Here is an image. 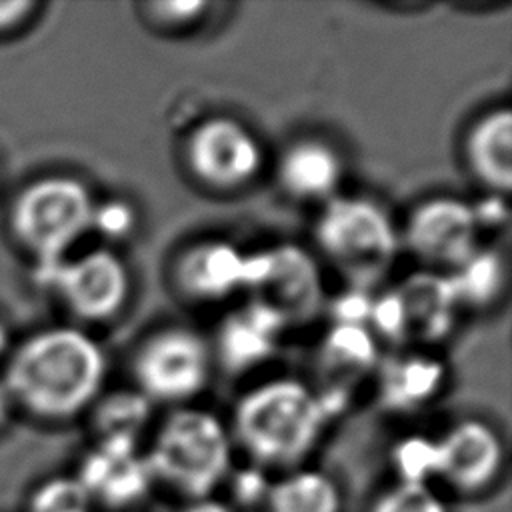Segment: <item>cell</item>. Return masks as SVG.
Here are the masks:
<instances>
[{
  "instance_id": "31",
  "label": "cell",
  "mask_w": 512,
  "mask_h": 512,
  "mask_svg": "<svg viewBox=\"0 0 512 512\" xmlns=\"http://www.w3.org/2000/svg\"><path fill=\"white\" fill-rule=\"evenodd\" d=\"M14 412L16 410H14V404L10 400V394H8V390L4 388V384L0 380V432L6 430V426L10 424Z\"/></svg>"
},
{
  "instance_id": "2",
  "label": "cell",
  "mask_w": 512,
  "mask_h": 512,
  "mask_svg": "<svg viewBox=\"0 0 512 512\" xmlns=\"http://www.w3.org/2000/svg\"><path fill=\"white\" fill-rule=\"evenodd\" d=\"M326 418L314 388L294 378H274L238 398L230 436L254 466L292 470L316 448Z\"/></svg>"
},
{
  "instance_id": "16",
  "label": "cell",
  "mask_w": 512,
  "mask_h": 512,
  "mask_svg": "<svg viewBox=\"0 0 512 512\" xmlns=\"http://www.w3.org/2000/svg\"><path fill=\"white\" fill-rule=\"evenodd\" d=\"M284 330L274 314L248 300L220 322L214 346L210 344L212 358L228 372H248L276 354Z\"/></svg>"
},
{
  "instance_id": "12",
  "label": "cell",
  "mask_w": 512,
  "mask_h": 512,
  "mask_svg": "<svg viewBox=\"0 0 512 512\" xmlns=\"http://www.w3.org/2000/svg\"><path fill=\"white\" fill-rule=\"evenodd\" d=\"M378 362L376 336L366 324H332L324 334L316 356V394L328 416L336 410V404L346 402L352 390L376 372Z\"/></svg>"
},
{
  "instance_id": "9",
  "label": "cell",
  "mask_w": 512,
  "mask_h": 512,
  "mask_svg": "<svg viewBox=\"0 0 512 512\" xmlns=\"http://www.w3.org/2000/svg\"><path fill=\"white\" fill-rule=\"evenodd\" d=\"M184 160L196 182L216 192H236L254 182L264 166L256 134L232 116H208L184 142Z\"/></svg>"
},
{
  "instance_id": "7",
  "label": "cell",
  "mask_w": 512,
  "mask_h": 512,
  "mask_svg": "<svg viewBox=\"0 0 512 512\" xmlns=\"http://www.w3.org/2000/svg\"><path fill=\"white\" fill-rule=\"evenodd\" d=\"M34 276L80 322H110L126 308L130 298V270L106 246L70 254L58 264L34 272Z\"/></svg>"
},
{
  "instance_id": "32",
  "label": "cell",
  "mask_w": 512,
  "mask_h": 512,
  "mask_svg": "<svg viewBox=\"0 0 512 512\" xmlns=\"http://www.w3.org/2000/svg\"><path fill=\"white\" fill-rule=\"evenodd\" d=\"M12 346V336H10V330H8V324L4 322V318L0 316V364L4 362L8 350Z\"/></svg>"
},
{
  "instance_id": "25",
  "label": "cell",
  "mask_w": 512,
  "mask_h": 512,
  "mask_svg": "<svg viewBox=\"0 0 512 512\" xmlns=\"http://www.w3.org/2000/svg\"><path fill=\"white\" fill-rule=\"evenodd\" d=\"M394 462L402 482H422L434 478V440L408 438L396 446Z\"/></svg>"
},
{
  "instance_id": "26",
  "label": "cell",
  "mask_w": 512,
  "mask_h": 512,
  "mask_svg": "<svg viewBox=\"0 0 512 512\" xmlns=\"http://www.w3.org/2000/svg\"><path fill=\"white\" fill-rule=\"evenodd\" d=\"M136 228V210L126 200H104L96 202L92 214V228L98 236L106 240H126Z\"/></svg>"
},
{
  "instance_id": "27",
  "label": "cell",
  "mask_w": 512,
  "mask_h": 512,
  "mask_svg": "<svg viewBox=\"0 0 512 512\" xmlns=\"http://www.w3.org/2000/svg\"><path fill=\"white\" fill-rule=\"evenodd\" d=\"M208 10L206 2H152L146 6L148 18L162 28H186L198 22Z\"/></svg>"
},
{
  "instance_id": "1",
  "label": "cell",
  "mask_w": 512,
  "mask_h": 512,
  "mask_svg": "<svg viewBox=\"0 0 512 512\" xmlns=\"http://www.w3.org/2000/svg\"><path fill=\"white\" fill-rule=\"evenodd\" d=\"M106 354L80 326L54 324L12 342L0 380L14 410L60 424L92 408L104 388Z\"/></svg>"
},
{
  "instance_id": "10",
  "label": "cell",
  "mask_w": 512,
  "mask_h": 512,
  "mask_svg": "<svg viewBox=\"0 0 512 512\" xmlns=\"http://www.w3.org/2000/svg\"><path fill=\"white\" fill-rule=\"evenodd\" d=\"M480 224L474 206L456 196H434L406 218V248L434 272H452L478 248Z\"/></svg>"
},
{
  "instance_id": "3",
  "label": "cell",
  "mask_w": 512,
  "mask_h": 512,
  "mask_svg": "<svg viewBox=\"0 0 512 512\" xmlns=\"http://www.w3.org/2000/svg\"><path fill=\"white\" fill-rule=\"evenodd\" d=\"M94 206L92 190L82 178L64 172L38 174L10 198L6 230L32 260L34 272L46 270L74 254L92 228Z\"/></svg>"
},
{
  "instance_id": "14",
  "label": "cell",
  "mask_w": 512,
  "mask_h": 512,
  "mask_svg": "<svg viewBox=\"0 0 512 512\" xmlns=\"http://www.w3.org/2000/svg\"><path fill=\"white\" fill-rule=\"evenodd\" d=\"M246 260L248 254L228 240L206 238L194 242L174 260V286L192 302H222L244 290Z\"/></svg>"
},
{
  "instance_id": "30",
  "label": "cell",
  "mask_w": 512,
  "mask_h": 512,
  "mask_svg": "<svg viewBox=\"0 0 512 512\" xmlns=\"http://www.w3.org/2000/svg\"><path fill=\"white\" fill-rule=\"evenodd\" d=\"M180 512H236V508L230 502L216 498L212 494V496L188 500V504Z\"/></svg>"
},
{
  "instance_id": "18",
  "label": "cell",
  "mask_w": 512,
  "mask_h": 512,
  "mask_svg": "<svg viewBox=\"0 0 512 512\" xmlns=\"http://www.w3.org/2000/svg\"><path fill=\"white\" fill-rule=\"evenodd\" d=\"M342 158L320 138H300L284 148L276 164L280 188L294 200L328 202L342 182Z\"/></svg>"
},
{
  "instance_id": "15",
  "label": "cell",
  "mask_w": 512,
  "mask_h": 512,
  "mask_svg": "<svg viewBox=\"0 0 512 512\" xmlns=\"http://www.w3.org/2000/svg\"><path fill=\"white\" fill-rule=\"evenodd\" d=\"M392 290L400 308L404 344L432 346L450 336L460 306L448 274L414 272Z\"/></svg>"
},
{
  "instance_id": "23",
  "label": "cell",
  "mask_w": 512,
  "mask_h": 512,
  "mask_svg": "<svg viewBox=\"0 0 512 512\" xmlns=\"http://www.w3.org/2000/svg\"><path fill=\"white\" fill-rule=\"evenodd\" d=\"M94 500L76 476H52L40 482L28 500V512H94Z\"/></svg>"
},
{
  "instance_id": "20",
  "label": "cell",
  "mask_w": 512,
  "mask_h": 512,
  "mask_svg": "<svg viewBox=\"0 0 512 512\" xmlns=\"http://www.w3.org/2000/svg\"><path fill=\"white\" fill-rule=\"evenodd\" d=\"M264 512H340L342 494L336 480L314 468H292L270 482Z\"/></svg>"
},
{
  "instance_id": "29",
  "label": "cell",
  "mask_w": 512,
  "mask_h": 512,
  "mask_svg": "<svg viewBox=\"0 0 512 512\" xmlns=\"http://www.w3.org/2000/svg\"><path fill=\"white\" fill-rule=\"evenodd\" d=\"M268 486H270V482L262 476L260 468L254 466L252 470H244L238 476V480L232 482V492H234L236 500H240L244 504H254L256 500L264 502Z\"/></svg>"
},
{
  "instance_id": "8",
  "label": "cell",
  "mask_w": 512,
  "mask_h": 512,
  "mask_svg": "<svg viewBox=\"0 0 512 512\" xmlns=\"http://www.w3.org/2000/svg\"><path fill=\"white\" fill-rule=\"evenodd\" d=\"M212 360L210 342L198 332L182 326L160 328L132 356L136 390L152 404H184L206 388Z\"/></svg>"
},
{
  "instance_id": "6",
  "label": "cell",
  "mask_w": 512,
  "mask_h": 512,
  "mask_svg": "<svg viewBox=\"0 0 512 512\" xmlns=\"http://www.w3.org/2000/svg\"><path fill=\"white\" fill-rule=\"evenodd\" d=\"M248 300L274 314L284 328L312 322L324 306L316 258L298 244H274L246 260Z\"/></svg>"
},
{
  "instance_id": "17",
  "label": "cell",
  "mask_w": 512,
  "mask_h": 512,
  "mask_svg": "<svg viewBox=\"0 0 512 512\" xmlns=\"http://www.w3.org/2000/svg\"><path fill=\"white\" fill-rule=\"evenodd\" d=\"M376 374L380 404L400 414L430 404L446 382L444 364L424 350L392 354L378 362Z\"/></svg>"
},
{
  "instance_id": "5",
  "label": "cell",
  "mask_w": 512,
  "mask_h": 512,
  "mask_svg": "<svg viewBox=\"0 0 512 512\" xmlns=\"http://www.w3.org/2000/svg\"><path fill=\"white\" fill-rule=\"evenodd\" d=\"M314 238L328 264L350 288L362 292L384 280L400 246L388 212L362 196L328 200L316 220Z\"/></svg>"
},
{
  "instance_id": "24",
  "label": "cell",
  "mask_w": 512,
  "mask_h": 512,
  "mask_svg": "<svg viewBox=\"0 0 512 512\" xmlns=\"http://www.w3.org/2000/svg\"><path fill=\"white\" fill-rule=\"evenodd\" d=\"M370 512H448V508L430 484L398 480L376 496Z\"/></svg>"
},
{
  "instance_id": "13",
  "label": "cell",
  "mask_w": 512,
  "mask_h": 512,
  "mask_svg": "<svg viewBox=\"0 0 512 512\" xmlns=\"http://www.w3.org/2000/svg\"><path fill=\"white\" fill-rule=\"evenodd\" d=\"M74 476L94 504L116 510L140 502L154 484L144 452L138 444L122 440H96Z\"/></svg>"
},
{
  "instance_id": "33",
  "label": "cell",
  "mask_w": 512,
  "mask_h": 512,
  "mask_svg": "<svg viewBox=\"0 0 512 512\" xmlns=\"http://www.w3.org/2000/svg\"><path fill=\"white\" fill-rule=\"evenodd\" d=\"M0 184H2V164H0Z\"/></svg>"
},
{
  "instance_id": "21",
  "label": "cell",
  "mask_w": 512,
  "mask_h": 512,
  "mask_svg": "<svg viewBox=\"0 0 512 512\" xmlns=\"http://www.w3.org/2000/svg\"><path fill=\"white\" fill-rule=\"evenodd\" d=\"M92 414V430L96 440H122L138 444L140 434L150 422L152 402L132 390H114L100 394L88 410Z\"/></svg>"
},
{
  "instance_id": "11",
  "label": "cell",
  "mask_w": 512,
  "mask_h": 512,
  "mask_svg": "<svg viewBox=\"0 0 512 512\" xmlns=\"http://www.w3.org/2000/svg\"><path fill=\"white\" fill-rule=\"evenodd\" d=\"M504 462L502 438L492 426L476 418L460 420L434 440V478L462 496L488 490L500 478Z\"/></svg>"
},
{
  "instance_id": "22",
  "label": "cell",
  "mask_w": 512,
  "mask_h": 512,
  "mask_svg": "<svg viewBox=\"0 0 512 512\" xmlns=\"http://www.w3.org/2000/svg\"><path fill=\"white\" fill-rule=\"evenodd\" d=\"M506 268L500 254L478 248L462 266L448 272L460 308L482 310L498 298L504 288Z\"/></svg>"
},
{
  "instance_id": "28",
  "label": "cell",
  "mask_w": 512,
  "mask_h": 512,
  "mask_svg": "<svg viewBox=\"0 0 512 512\" xmlns=\"http://www.w3.org/2000/svg\"><path fill=\"white\" fill-rule=\"evenodd\" d=\"M42 4L36 0H2L0 2V38L14 36L38 16Z\"/></svg>"
},
{
  "instance_id": "19",
  "label": "cell",
  "mask_w": 512,
  "mask_h": 512,
  "mask_svg": "<svg viewBox=\"0 0 512 512\" xmlns=\"http://www.w3.org/2000/svg\"><path fill=\"white\" fill-rule=\"evenodd\" d=\"M464 158L474 178L496 196L512 184V112L494 108L478 116L464 138Z\"/></svg>"
},
{
  "instance_id": "4",
  "label": "cell",
  "mask_w": 512,
  "mask_h": 512,
  "mask_svg": "<svg viewBox=\"0 0 512 512\" xmlns=\"http://www.w3.org/2000/svg\"><path fill=\"white\" fill-rule=\"evenodd\" d=\"M232 444L214 412L180 406L160 422L144 456L154 482L196 500L212 496L230 476Z\"/></svg>"
}]
</instances>
